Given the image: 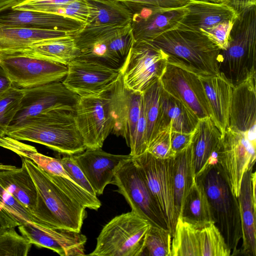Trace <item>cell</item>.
Segmentation results:
<instances>
[{"label":"cell","mask_w":256,"mask_h":256,"mask_svg":"<svg viewBox=\"0 0 256 256\" xmlns=\"http://www.w3.org/2000/svg\"><path fill=\"white\" fill-rule=\"evenodd\" d=\"M74 33L52 29L0 28V50L26 48L39 42Z\"/></svg>","instance_id":"cell-29"},{"label":"cell","mask_w":256,"mask_h":256,"mask_svg":"<svg viewBox=\"0 0 256 256\" xmlns=\"http://www.w3.org/2000/svg\"><path fill=\"white\" fill-rule=\"evenodd\" d=\"M174 157L166 159L157 158L148 152L132 157L158 205L168 230L172 236L178 219L174 198Z\"/></svg>","instance_id":"cell-11"},{"label":"cell","mask_w":256,"mask_h":256,"mask_svg":"<svg viewBox=\"0 0 256 256\" xmlns=\"http://www.w3.org/2000/svg\"><path fill=\"white\" fill-rule=\"evenodd\" d=\"M200 178L206 194L214 224L224 236L232 254L242 238L240 208L238 198L215 166L206 169Z\"/></svg>","instance_id":"cell-7"},{"label":"cell","mask_w":256,"mask_h":256,"mask_svg":"<svg viewBox=\"0 0 256 256\" xmlns=\"http://www.w3.org/2000/svg\"><path fill=\"white\" fill-rule=\"evenodd\" d=\"M172 240V234L168 229L152 225L146 235L145 255L171 256Z\"/></svg>","instance_id":"cell-39"},{"label":"cell","mask_w":256,"mask_h":256,"mask_svg":"<svg viewBox=\"0 0 256 256\" xmlns=\"http://www.w3.org/2000/svg\"><path fill=\"white\" fill-rule=\"evenodd\" d=\"M124 2L140 3L158 6L173 8L186 5L188 0H113Z\"/></svg>","instance_id":"cell-47"},{"label":"cell","mask_w":256,"mask_h":256,"mask_svg":"<svg viewBox=\"0 0 256 256\" xmlns=\"http://www.w3.org/2000/svg\"><path fill=\"white\" fill-rule=\"evenodd\" d=\"M112 184L116 186V191L123 196L132 211L152 226L168 229L158 205L132 156L122 162Z\"/></svg>","instance_id":"cell-10"},{"label":"cell","mask_w":256,"mask_h":256,"mask_svg":"<svg viewBox=\"0 0 256 256\" xmlns=\"http://www.w3.org/2000/svg\"><path fill=\"white\" fill-rule=\"evenodd\" d=\"M186 8V14L177 28L200 34L222 22L234 21L238 16V12L227 2L188 0Z\"/></svg>","instance_id":"cell-23"},{"label":"cell","mask_w":256,"mask_h":256,"mask_svg":"<svg viewBox=\"0 0 256 256\" xmlns=\"http://www.w3.org/2000/svg\"><path fill=\"white\" fill-rule=\"evenodd\" d=\"M22 161L20 168L0 170V184L34 217L38 200V190L24 162Z\"/></svg>","instance_id":"cell-28"},{"label":"cell","mask_w":256,"mask_h":256,"mask_svg":"<svg viewBox=\"0 0 256 256\" xmlns=\"http://www.w3.org/2000/svg\"><path fill=\"white\" fill-rule=\"evenodd\" d=\"M213 2L220 3L223 2H227L228 0H207Z\"/></svg>","instance_id":"cell-52"},{"label":"cell","mask_w":256,"mask_h":256,"mask_svg":"<svg viewBox=\"0 0 256 256\" xmlns=\"http://www.w3.org/2000/svg\"><path fill=\"white\" fill-rule=\"evenodd\" d=\"M256 6L238 12L231 30L227 48L220 50V75L234 87L256 75Z\"/></svg>","instance_id":"cell-3"},{"label":"cell","mask_w":256,"mask_h":256,"mask_svg":"<svg viewBox=\"0 0 256 256\" xmlns=\"http://www.w3.org/2000/svg\"><path fill=\"white\" fill-rule=\"evenodd\" d=\"M0 146L14 152L20 158L32 160L38 166L51 175L73 180L64 168L59 158L42 154L33 146L6 136L0 138Z\"/></svg>","instance_id":"cell-33"},{"label":"cell","mask_w":256,"mask_h":256,"mask_svg":"<svg viewBox=\"0 0 256 256\" xmlns=\"http://www.w3.org/2000/svg\"><path fill=\"white\" fill-rule=\"evenodd\" d=\"M213 120L222 134L228 127L234 87L218 76H200Z\"/></svg>","instance_id":"cell-27"},{"label":"cell","mask_w":256,"mask_h":256,"mask_svg":"<svg viewBox=\"0 0 256 256\" xmlns=\"http://www.w3.org/2000/svg\"><path fill=\"white\" fill-rule=\"evenodd\" d=\"M171 256H200L198 228L180 216L172 236Z\"/></svg>","instance_id":"cell-35"},{"label":"cell","mask_w":256,"mask_h":256,"mask_svg":"<svg viewBox=\"0 0 256 256\" xmlns=\"http://www.w3.org/2000/svg\"><path fill=\"white\" fill-rule=\"evenodd\" d=\"M142 92L127 88L121 76L113 86L111 110L113 118L112 133L122 137L130 147L140 116Z\"/></svg>","instance_id":"cell-19"},{"label":"cell","mask_w":256,"mask_h":256,"mask_svg":"<svg viewBox=\"0 0 256 256\" xmlns=\"http://www.w3.org/2000/svg\"><path fill=\"white\" fill-rule=\"evenodd\" d=\"M18 229L32 244L51 250L61 256L86 255L87 238L80 232L31 222L18 226Z\"/></svg>","instance_id":"cell-18"},{"label":"cell","mask_w":256,"mask_h":256,"mask_svg":"<svg viewBox=\"0 0 256 256\" xmlns=\"http://www.w3.org/2000/svg\"><path fill=\"white\" fill-rule=\"evenodd\" d=\"M160 81L166 91L182 101L198 119L212 117L198 74L182 66L168 62Z\"/></svg>","instance_id":"cell-16"},{"label":"cell","mask_w":256,"mask_h":256,"mask_svg":"<svg viewBox=\"0 0 256 256\" xmlns=\"http://www.w3.org/2000/svg\"><path fill=\"white\" fill-rule=\"evenodd\" d=\"M173 178L174 206L178 218L186 195L196 180L192 162L191 144L174 157Z\"/></svg>","instance_id":"cell-31"},{"label":"cell","mask_w":256,"mask_h":256,"mask_svg":"<svg viewBox=\"0 0 256 256\" xmlns=\"http://www.w3.org/2000/svg\"><path fill=\"white\" fill-rule=\"evenodd\" d=\"M6 136L44 145L60 153L74 155L86 149L74 112L53 110L26 119Z\"/></svg>","instance_id":"cell-1"},{"label":"cell","mask_w":256,"mask_h":256,"mask_svg":"<svg viewBox=\"0 0 256 256\" xmlns=\"http://www.w3.org/2000/svg\"><path fill=\"white\" fill-rule=\"evenodd\" d=\"M23 48L36 56L67 66L79 54L72 34L39 42Z\"/></svg>","instance_id":"cell-32"},{"label":"cell","mask_w":256,"mask_h":256,"mask_svg":"<svg viewBox=\"0 0 256 256\" xmlns=\"http://www.w3.org/2000/svg\"><path fill=\"white\" fill-rule=\"evenodd\" d=\"M124 3L132 13L130 26L136 42H150L164 33L178 28L187 10V4L182 6L166 8L140 3Z\"/></svg>","instance_id":"cell-15"},{"label":"cell","mask_w":256,"mask_h":256,"mask_svg":"<svg viewBox=\"0 0 256 256\" xmlns=\"http://www.w3.org/2000/svg\"><path fill=\"white\" fill-rule=\"evenodd\" d=\"M22 89L24 96L20 108L8 131L16 128L26 119L42 113L53 110L74 112L80 97L67 88L62 81Z\"/></svg>","instance_id":"cell-14"},{"label":"cell","mask_w":256,"mask_h":256,"mask_svg":"<svg viewBox=\"0 0 256 256\" xmlns=\"http://www.w3.org/2000/svg\"><path fill=\"white\" fill-rule=\"evenodd\" d=\"M161 88L162 84L160 78L154 80L142 92L148 146L156 134Z\"/></svg>","instance_id":"cell-36"},{"label":"cell","mask_w":256,"mask_h":256,"mask_svg":"<svg viewBox=\"0 0 256 256\" xmlns=\"http://www.w3.org/2000/svg\"><path fill=\"white\" fill-rule=\"evenodd\" d=\"M24 92L12 86L0 96V138L5 136L11 122L18 112Z\"/></svg>","instance_id":"cell-38"},{"label":"cell","mask_w":256,"mask_h":256,"mask_svg":"<svg viewBox=\"0 0 256 256\" xmlns=\"http://www.w3.org/2000/svg\"><path fill=\"white\" fill-rule=\"evenodd\" d=\"M179 216L198 228L214 222L206 194L200 178L196 179L189 190Z\"/></svg>","instance_id":"cell-30"},{"label":"cell","mask_w":256,"mask_h":256,"mask_svg":"<svg viewBox=\"0 0 256 256\" xmlns=\"http://www.w3.org/2000/svg\"><path fill=\"white\" fill-rule=\"evenodd\" d=\"M256 148L244 133L228 127L222 134L215 166L237 198L244 173L255 164Z\"/></svg>","instance_id":"cell-12"},{"label":"cell","mask_w":256,"mask_h":256,"mask_svg":"<svg viewBox=\"0 0 256 256\" xmlns=\"http://www.w3.org/2000/svg\"><path fill=\"white\" fill-rule=\"evenodd\" d=\"M12 84L0 66V96L12 86Z\"/></svg>","instance_id":"cell-50"},{"label":"cell","mask_w":256,"mask_h":256,"mask_svg":"<svg viewBox=\"0 0 256 256\" xmlns=\"http://www.w3.org/2000/svg\"><path fill=\"white\" fill-rule=\"evenodd\" d=\"M0 66L12 85L33 88L62 81L68 66L34 55L23 48L0 50Z\"/></svg>","instance_id":"cell-8"},{"label":"cell","mask_w":256,"mask_h":256,"mask_svg":"<svg viewBox=\"0 0 256 256\" xmlns=\"http://www.w3.org/2000/svg\"><path fill=\"white\" fill-rule=\"evenodd\" d=\"M170 127L160 131L148 144L147 150L154 157L166 159L175 156L171 148Z\"/></svg>","instance_id":"cell-42"},{"label":"cell","mask_w":256,"mask_h":256,"mask_svg":"<svg viewBox=\"0 0 256 256\" xmlns=\"http://www.w3.org/2000/svg\"><path fill=\"white\" fill-rule=\"evenodd\" d=\"M64 168L72 179L91 194L97 196L83 172L76 162L73 155H66L59 158Z\"/></svg>","instance_id":"cell-44"},{"label":"cell","mask_w":256,"mask_h":256,"mask_svg":"<svg viewBox=\"0 0 256 256\" xmlns=\"http://www.w3.org/2000/svg\"><path fill=\"white\" fill-rule=\"evenodd\" d=\"M198 120L186 105L166 91L162 86L156 134L168 127L172 131L192 133Z\"/></svg>","instance_id":"cell-26"},{"label":"cell","mask_w":256,"mask_h":256,"mask_svg":"<svg viewBox=\"0 0 256 256\" xmlns=\"http://www.w3.org/2000/svg\"><path fill=\"white\" fill-rule=\"evenodd\" d=\"M256 76L234 88L228 127L244 133L256 146Z\"/></svg>","instance_id":"cell-22"},{"label":"cell","mask_w":256,"mask_h":256,"mask_svg":"<svg viewBox=\"0 0 256 256\" xmlns=\"http://www.w3.org/2000/svg\"><path fill=\"white\" fill-rule=\"evenodd\" d=\"M13 5V4H12ZM86 24L61 15L15 10L12 5L0 10V28L52 29L75 32Z\"/></svg>","instance_id":"cell-21"},{"label":"cell","mask_w":256,"mask_h":256,"mask_svg":"<svg viewBox=\"0 0 256 256\" xmlns=\"http://www.w3.org/2000/svg\"><path fill=\"white\" fill-rule=\"evenodd\" d=\"M192 133H184L171 131V148L175 154H178L188 147L191 144Z\"/></svg>","instance_id":"cell-46"},{"label":"cell","mask_w":256,"mask_h":256,"mask_svg":"<svg viewBox=\"0 0 256 256\" xmlns=\"http://www.w3.org/2000/svg\"><path fill=\"white\" fill-rule=\"evenodd\" d=\"M113 86L99 94L80 97L76 104L75 121L86 149L102 148L112 132L111 99Z\"/></svg>","instance_id":"cell-9"},{"label":"cell","mask_w":256,"mask_h":256,"mask_svg":"<svg viewBox=\"0 0 256 256\" xmlns=\"http://www.w3.org/2000/svg\"><path fill=\"white\" fill-rule=\"evenodd\" d=\"M235 20H228L220 23L201 32L220 50H226L228 46L230 34Z\"/></svg>","instance_id":"cell-43"},{"label":"cell","mask_w":256,"mask_h":256,"mask_svg":"<svg viewBox=\"0 0 256 256\" xmlns=\"http://www.w3.org/2000/svg\"><path fill=\"white\" fill-rule=\"evenodd\" d=\"M20 225L8 214L0 210V234L8 228H16Z\"/></svg>","instance_id":"cell-48"},{"label":"cell","mask_w":256,"mask_h":256,"mask_svg":"<svg viewBox=\"0 0 256 256\" xmlns=\"http://www.w3.org/2000/svg\"><path fill=\"white\" fill-rule=\"evenodd\" d=\"M227 2L238 12L256 6V0H228Z\"/></svg>","instance_id":"cell-49"},{"label":"cell","mask_w":256,"mask_h":256,"mask_svg":"<svg viewBox=\"0 0 256 256\" xmlns=\"http://www.w3.org/2000/svg\"><path fill=\"white\" fill-rule=\"evenodd\" d=\"M168 55V62L182 66L200 76L220 75V50L205 35L176 28L149 42Z\"/></svg>","instance_id":"cell-4"},{"label":"cell","mask_w":256,"mask_h":256,"mask_svg":"<svg viewBox=\"0 0 256 256\" xmlns=\"http://www.w3.org/2000/svg\"><path fill=\"white\" fill-rule=\"evenodd\" d=\"M222 132L211 117L199 119L192 132V162L196 179L206 170L208 161L217 149Z\"/></svg>","instance_id":"cell-25"},{"label":"cell","mask_w":256,"mask_h":256,"mask_svg":"<svg viewBox=\"0 0 256 256\" xmlns=\"http://www.w3.org/2000/svg\"><path fill=\"white\" fill-rule=\"evenodd\" d=\"M90 25L124 24L130 22V10L123 2L113 0H87Z\"/></svg>","instance_id":"cell-34"},{"label":"cell","mask_w":256,"mask_h":256,"mask_svg":"<svg viewBox=\"0 0 256 256\" xmlns=\"http://www.w3.org/2000/svg\"><path fill=\"white\" fill-rule=\"evenodd\" d=\"M256 174L252 169L244 173L238 197L242 240L239 253L248 256H256Z\"/></svg>","instance_id":"cell-24"},{"label":"cell","mask_w":256,"mask_h":256,"mask_svg":"<svg viewBox=\"0 0 256 256\" xmlns=\"http://www.w3.org/2000/svg\"><path fill=\"white\" fill-rule=\"evenodd\" d=\"M21 158L38 190V204L34 214L36 222L54 228L80 232L86 218V208L62 189L50 174L32 160Z\"/></svg>","instance_id":"cell-2"},{"label":"cell","mask_w":256,"mask_h":256,"mask_svg":"<svg viewBox=\"0 0 256 256\" xmlns=\"http://www.w3.org/2000/svg\"><path fill=\"white\" fill-rule=\"evenodd\" d=\"M120 76V69L76 58L68 64V72L62 82L69 90L83 97L107 90Z\"/></svg>","instance_id":"cell-17"},{"label":"cell","mask_w":256,"mask_h":256,"mask_svg":"<svg viewBox=\"0 0 256 256\" xmlns=\"http://www.w3.org/2000/svg\"><path fill=\"white\" fill-rule=\"evenodd\" d=\"M78 0H20L12 5L15 10L44 12L47 9Z\"/></svg>","instance_id":"cell-45"},{"label":"cell","mask_w":256,"mask_h":256,"mask_svg":"<svg viewBox=\"0 0 256 256\" xmlns=\"http://www.w3.org/2000/svg\"><path fill=\"white\" fill-rule=\"evenodd\" d=\"M44 12L61 15L86 24L90 8L87 0H78L51 7Z\"/></svg>","instance_id":"cell-41"},{"label":"cell","mask_w":256,"mask_h":256,"mask_svg":"<svg viewBox=\"0 0 256 256\" xmlns=\"http://www.w3.org/2000/svg\"><path fill=\"white\" fill-rule=\"evenodd\" d=\"M124 24H86L72 34L79 51L76 58L120 69L134 40Z\"/></svg>","instance_id":"cell-5"},{"label":"cell","mask_w":256,"mask_h":256,"mask_svg":"<svg viewBox=\"0 0 256 256\" xmlns=\"http://www.w3.org/2000/svg\"><path fill=\"white\" fill-rule=\"evenodd\" d=\"M20 0H0V10L12 6Z\"/></svg>","instance_id":"cell-51"},{"label":"cell","mask_w":256,"mask_h":256,"mask_svg":"<svg viewBox=\"0 0 256 256\" xmlns=\"http://www.w3.org/2000/svg\"><path fill=\"white\" fill-rule=\"evenodd\" d=\"M168 57L164 50L149 42L134 41L120 68L124 84L131 90L142 92L160 78Z\"/></svg>","instance_id":"cell-13"},{"label":"cell","mask_w":256,"mask_h":256,"mask_svg":"<svg viewBox=\"0 0 256 256\" xmlns=\"http://www.w3.org/2000/svg\"><path fill=\"white\" fill-rule=\"evenodd\" d=\"M32 245L15 228H8L0 234V256H26Z\"/></svg>","instance_id":"cell-40"},{"label":"cell","mask_w":256,"mask_h":256,"mask_svg":"<svg viewBox=\"0 0 256 256\" xmlns=\"http://www.w3.org/2000/svg\"><path fill=\"white\" fill-rule=\"evenodd\" d=\"M200 256H230L232 251L214 222L198 228Z\"/></svg>","instance_id":"cell-37"},{"label":"cell","mask_w":256,"mask_h":256,"mask_svg":"<svg viewBox=\"0 0 256 256\" xmlns=\"http://www.w3.org/2000/svg\"><path fill=\"white\" fill-rule=\"evenodd\" d=\"M73 156L96 195L102 194L106 186L112 184L122 162L132 157L108 153L101 148L86 149Z\"/></svg>","instance_id":"cell-20"},{"label":"cell","mask_w":256,"mask_h":256,"mask_svg":"<svg viewBox=\"0 0 256 256\" xmlns=\"http://www.w3.org/2000/svg\"><path fill=\"white\" fill-rule=\"evenodd\" d=\"M152 224L131 210L117 216L102 228L92 256H142Z\"/></svg>","instance_id":"cell-6"}]
</instances>
